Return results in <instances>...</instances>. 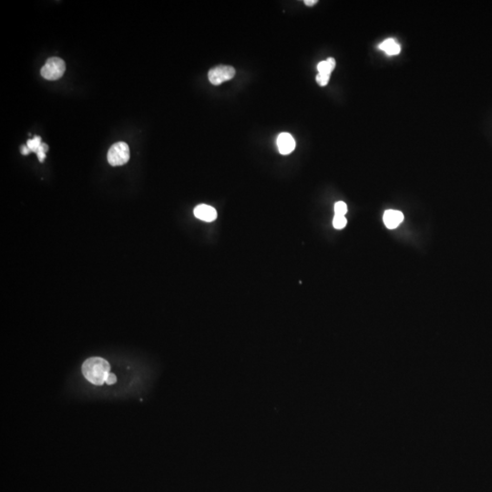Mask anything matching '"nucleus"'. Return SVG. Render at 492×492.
<instances>
[{
  "label": "nucleus",
  "mask_w": 492,
  "mask_h": 492,
  "mask_svg": "<svg viewBox=\"0 0 492 492\" xmlns=\"http://www.w3.org/2000/svg\"><path fill=\"white\" fill-rule=\"evenodd\" d=\"M30 153H31V150L28 149V146L23 145L21 147V154H23V155H28V154H30Z\"/></svg>",
  "instance_id": "obj_16"
},
{
  "label": "nucleus",
  "mask_w": 492,
  "mask_h": 492,
  "mask_svg": "<svg viewBox=\"0 0 492 492\" xmlns=\"http://www.w3.org/2000/svg\"><path fill=\"white\" fill-rule=\"evenodd\" d=\"M107 158L109 164L113 167L124 165L129 160V146L123 141L114 143L109 148Z\"/></svg>",
  "instance_id": "obj_3"
},
{
  "label": "nucleus",
  "mask_w": 492,
  "mask_h": 492,
  "mask_svg": "<svg viewBox=\"0 0 492 492\" xmlns=\"http://www.w3.org/2000/svg\"><path fill=\"white\" fill-rule=\"evenodd\" d=\"M81 371L89 382L95 386H102L110 373V365L106 359L94 356L84 361Z\"/></svg>",
  "instance_id": "obj_1"
},
{
  "label": "nucleus",
  "mask_w": 492,
  "mask_h": 492,
  "mask_svg": "<svg viewBox=\"0 0 492 492\" xmlns=\"http://www.w3.org/2000/svg\"><path fill=\"white\" fill-rule=\"evenodd\" d=\"M380 49L383 50L384 52L387 53V55H389V56L398 55L401 51L400 44L396 43V41L393 39H388V40L383 41L380 45Z\"/></svg>",
  "instance_id": "obj_8"
},
{
  "label": "nucleus",
  "mask_w": 492,
  "mask_h": 492,
  "mask_svg": "<svg viewBox=\"0 0 492 492\" xmlns=\"http://www.w3.org/2000/svg\"><path fill=\"white\" fill-rule=\"evenodd\" d=\"M316 80V82L318 83L321 87H324V86H327L329 82V80H330V76L329 75H325V74H317V76L315 78Z\"/></svg>",
  "instance_id": "obj_14"
},
{
  "label": "nucleus",
  "mask_w": 492,
  "mask_h": 492,
  "mask_svg": "<svg viewBox=\"0 0 492 492\" xmlns=\"http://www.w3.org/2000/svg\"><path fill=\"white\" fill-rule=\"evenodd\" d=\"M117 382V376L116 375H114L113 373H109V376L108 379L106 380V384L107 385H113Z\"/></svg>",
  "instance_id": "obj_15"
},
{
  "label": "nucleus",
  "mask_w": 492,
  "mask_h": 492,
  "mask_svg": "<svg viewBox=\"0 0 492 492\" xmlns=\"http://www.w3.org/2000/svg\"><path fill=\"white\" fill-rule=\"evenodd\" d=\"M194 216L203 222H214L217 218V212L214 207L207 204L196 206L194 211Z\"/></svg>",
  "instance_id": "obj_5"
},
{
  "label": "nucleus",
  "mask_w": 492,
  "mask_h": 492,
  "mask_svg": "<svg viewBox=\"0 0 492 492\" xmlns=\"http://www.w3.org/2000/svg\"><path fill=\"white\" fill-rule=\"evenodd\" d=\"M404 215L400 211L387 210L385 212L383 221L388 229L393 230L403 222Z\"/></svg>",
  "instance_id": "obj_7"
},
{
  "label": "nucleus",
  "mask_w": 492,
  "mask_h": 492,
  "mask_svg": "<svg viewBox=\"0 0 492 492\" xmlns=\"http://www.w3.org/2000/svg\"><path fill=\"white\" fill-rule=\"evenodd\" d=\"M335 61L333 58H328L327 61H321L317 65V70L319 74H325V75H329L330 76L332 71L335 69Z\"/></svg>",
  "instance_id": "obj_9"
},
{
  "label": "nucleus",
  "mask_w": 492,
  "mask_h": 492,
  "mask_svg": "<svg viewBox=\"0 0 492 492\" xmlns=\"http://www.w3.org/2000/svg\"><path fill=\"white\" fill-rule=\"evenodd\" d=\"M347 213V205L344 202H337L335 204V215L345 216Z\"/></svg>",
  "instance_id": "obj_12"
},
{
  "label": "nucleus",
  "mask_w": 492,
  "mask_h": 492,
  "mask_svg": "<svg viewBox=\"0 0 492 492\" xmlns=\"http://www.w3.org/2000/svg\"><path fill=\"white\" fill-rule=\"evenodd\" d=\"M48 150H49V146L47 145L46 143L43 142V143L41 144V148H40V149H39L37 154H36V155H37V158H39V161H40V162H44L45 158H46V154L48 153Z\"/></svg>",
  "instance_id": "obj_13"
},
{
  "label": "nucleus",
  "mask_w": 492,
  "mask_h": 492,
  "mask_svg": "<svg viewBox=\"0 0 492 492\" xmlns=\"http://www.w3.org/2000/svg\"><path fill=\"white\" fill-rule=\"evenodd\" d=\"M235 75V69L231 66H217L213 68L208 73V78L213 85H221L225 81H230Z\"/></svg>",
  "instance_id": "obj_4"
},
{
  "label": "nucleus",
  "mask_w": 492,
  "mask_h": 492,
  "mask_svg": "<svg viewBox=\"0 0 492 492\" xmlns=\"http://www.w3.org/2000/svg\"><path fill=\"white\" fill-rule=\"evenodd\" d=\"M317 3V0H305V4L308 7H312Z\"/></svg>",
  "instance_id": "obj_17"
},
{
  "label": "nucleus",
  "mask_w": 492,
  "mask_h": 492,
  "mask_svg": "<svg viewBox=\"0 0 492 492\" xmlns=\"http://www.w3.org/2000/svg\"><path fill=\"white\" fill-rule=\"evenodd\" d=\"M66 70V64L64 61L60 58L53 56L46 61V64L42 67L41 76L48 81H56L64 75Z\"/></svg>",
  "instance_id": "obj_2"
},
{
  "label": "nucleus",
  "mask_w": 492,
  "mask_h": 492,
  "mask_svg": "<svg viewBox=\"0 0 492 492\" xmlns=\"http://www.w3.org/2000/svg\"><path fill=\"white\" fill-rule=\"evenodd\" d=\"M347 223V219H346L345 216L335 215L334 220H333V226L335 227V229H337V230H341V229H343V228L346 227Z\"/></svg>",
  "instance_id": "obj_11"
},
{
  "label": "nucleus",
  "mask_w": 492,
  "mask_h": 492,
  "mask_svg": "<svg viewBox=\"0 0 492 492\" xmlns=\"http://www.w3.org/2000/svg\"><path fill=\"white\" fill-rule=\"evenodd\" d=\"M43 142H41V138L39 137V136H34L33 139L31 140H28L27 141V144L26 145L28 146V149L31 150V153H35V154H37L39 149L41 148V144Z\"/></svg>",
  "instance_id": "obj_10"
},
{
  "label": "nucleus",
  "mask_w": 492,
  "mask_h": 492,
  "mask_svg": "<svg viewBox=\"0 0 492 492\" xmlns=\"http://www.w3.org/2000/svg\"><path fill=\"white\" fill-rule=\"evenodd\" d=\"M277 146H278L279 152L282 155H287L290 154L295 148V141L292 135L289 134H279L277 138Z\"/></svg>",
  "instance_id": "obj_6"
}]
</instances>
